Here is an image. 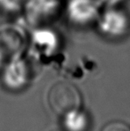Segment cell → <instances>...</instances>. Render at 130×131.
I'll use <instances>...</instances> for the list:
<instances>
[{"instance_id": "cell-1", "label": "cell", "mask_w": 130, "mask_h": 131, "mask_svg": "<svg viewBox=\"0 0 130 131\" xmlns=\"http://www.w3.org/2000/svg\"><path fill=\"white\" fill-rule=\"evenodd\" d=\"M49 106L58 115H69L77 112L81 104V96L73 85L58 82L50 88L47 95Z\"/></svg>"}, {"instance_id": "cell-2", "label": "cell", "mask_w": 130, "mask_h": 131, "mask_svg": "<svg viewBox=\"0 0 130 131\" xmlns=\"http://www.w3.org/2000/svg\"><path fill=\"white\" fill-rule=\"evenodd\" d=\"M102 131H130V128L126 124L115 122L107 125Z\"/></svg>"}, {"instance_id": "cell-3", "label": "cell", "mask_w": 130, "mask_h": 131, "mask_svg": "<svg viewBox=\"0 0 130 131\" xmlns=\"http://www.w3.org/2000/svg\"><path fill=\"white\" fill-rule=\"evenodd\" d=\"M52 131H61V130H58V129H55V130H52Z\"/></svg>"}]
</instances>
